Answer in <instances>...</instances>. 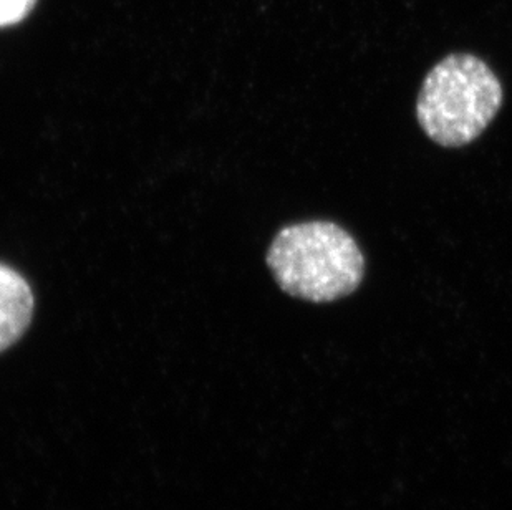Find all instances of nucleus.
<instances>
[{
  "label": "nucleus",
  "mask_w": 512,
  "mask_h": 510,
  "mask_svg": "<svg viewBox=\"0 0 512 510\" xmlns=\"http://www.w3.org/2000/svg\"><path fill=\"white\" fill-rule=\"evenodd\" d=\"M267 265L285 294L314 304L348 297L365 277L362 249L330 221L284 227L269 247Z\"/></svg>",
  "instance_id": "nucleus-1"
},
{
  "label": "nucleus",
  "mask_w": 512,
  "mask_h": 510,
  "mask_svg": "<svg viewBox=\"0 0 512 510\" xmlns=\"http://www.w3.org/2000/svg\"><path fill=\"white\" fill-rule=\"evenodd\" d=\"M503 100V85L488 63L471 53H453L426 75L416 118L436 145L461 148L483 135Z\"/></svg>",
  "instance_id": "nucleus-2"
},
{
  "label": "nucleus",
  "mask_w": 512,
  "mask_h": 510,
  "mask_svg": "<svg viewBox=\"0 0 512 510\" xmlns=\"http://www.w3.org/2000/svg\"><path fill=\"white\" fill-rule=\"evenodd\" d=\"M34 315V294L27 280L0 264V352L19 342Z\"/></svg>",
  "instance_id": "nucleus-3"
},
{
  "label": "nucleus",
  "mask_w": 512,
  "mask_h": 510,
  "mask_svg": "<svg viewBox=\"0 0 512 510\" xmlns=\"http://www.w3.org/2000/svg\"><path fill=\"white\" fill-rule=\"evenodd\" d=\"M37 0H0V27L19 24L34 9Z\"/></svg>",
  "instance_id": "nucleus-4"
}]
</instances>
